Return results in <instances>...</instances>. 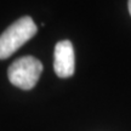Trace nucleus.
Returning <instances> with one entry per match:
<instances>
[{
  "label": "nucleus",
  "mask_w": 131,
  "mask_h": 131,
  "mask_svg": "<svg viewBox=\"0 0 131 131\" xmlns=\"http://www.w3.org/2000/svg\"><path fill=\"white\" fill-rule=\"evenodd\" d=\"M37 24L32 17L24 16L17 19L0 35V60H5L23 46L37 34Z\"/></svg>",
  "instance_id": "1"
},
{
  "label": "nucleus",
  "mask_w": 131,
  "mask_h": 131,
  "mask_svg": "<svg viewBox=\"0 0 131 131\" xmlns=\"http://www.w3.org/2000/svg\"><path fill=\"white\" fill-rule=\"evenodd\" d=\"M42 63L33 56H23L9 67L10 83L22 90H30L37 85L41 75Z\"/></svg>",
  "instance_id": "2"
},
{
  "label": "nucleus",
  "mask_w": 131,
  "mask_h": 131,
  "mask_svg": "<svg viewBox=\"0 0 131 131\" xmlns=\"http://www.w3.org/2000/svg\"><path fill=\"white\" fill-rule=\"evenodd\" d=\"M127 7H129V12H130V15H131V0L129 1V4H127Z\"/></svg>",
  "instance_id": "4"
},
{
  "label": "nucleus",
  "mask_w": 131,
  "mask_h": 131,
  "mask_svg": "<svg viewBox=\"0 0 131 131\" xmlns=\"http://www.w3.org/2000/svg\"><path fill=\"white\" fill-rule=\"evenodd\" d=\"M74 49L69 40L58 41L53 53V69L60 78H69L74 74Z\"/></svg>",
  "instance_id": "3"
}]
</instances>
